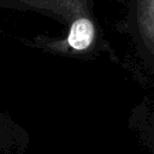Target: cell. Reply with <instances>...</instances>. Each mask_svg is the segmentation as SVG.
Segmentation results:
<instances>
[{
  "instance_id": "obj_1",
  "label": "cell",
  "mask_w": 154,
  "mask_h": 154,
  "mask_svg": "<svg viewBox=\"0 0 154 154\" xmlns=\"http://www.w3.org/2000/svg\"><path fill=\"white\" fill-rule=\"evenodd\" d=\"M94 38V26L91 22L87 18H79L73 22L67 41L69 45L78 51L89 47Z\"/></svg>"
}]
</instances>
